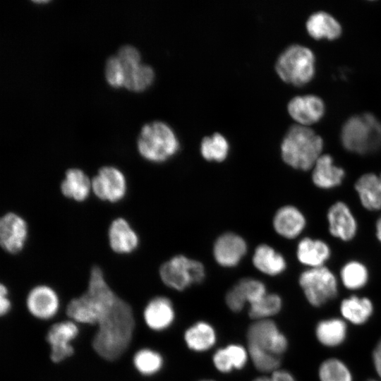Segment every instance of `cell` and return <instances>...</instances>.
<instances>
[{
	"instance_id": "cell-27",
	"label": "cell",
	"mask_w": 381,
	"mask_h": 381,
	"mask_svg": "<svg viewBox=\"0 0 381 381\" xmlns=\"http://www.w3.org/2000/svg\"><path fill=\"white\" fill-rule=\"evenodd\" d=\"M347 325L344 320L329 318L320 320L315 329L317 340L324 346L333 348L342 344L347 336Z\"/></svg>"
},
{
	"instance_id": "cell-33",
	"label": "cell",
	"mask_w": 381,
	"mask_h": 381,
	"mask_svg": "<svg viewBox=\"0 0 381 381\" xmlns=\"http://www.w3.org/2000/svg\"><path fill=\"white\" fill-rule=\"evenodd\" d=\"M320 381H353V375L348 365L338 358L324 360L318 368Z\"/></svg>"
},
{
	"instance_id": "cell-6",
	"label": "cell",
	"mask_w": 381,
	"mask_h": 381,
	"mask_svg": "<svg viewBox=\"0 0 381 381\" xmlns=\"http://www.w3.org/2000/svg\"><path fill=\"white\" fill-rule=\"evenodd\" d=\"M159 274L165 286L177 291L202 283L206 276L202 263L183 255H175L164 262Z\"/></svg>"
},
{
	"instance_id": "cell-26",
	"label": "cell",
	"mask_w": 381,
	"mask_h": 381,
	"mask_svg": "<svg viewBox=\"0 0 381 381\" xmlns=\"http://www.w3.org/2000/svg\"><path fill=\"white\" fill-rule=\"evenodd\" d=\"M339 310L345 321L355 325H362L371 318L374 306L366 296L351 295L341 301Z\"/></svg>"
},
{
	"instance_id": "cell-30",
	"label": "cell",
	"mask_w": 381,
	"mask_h": 381,
	"mask_svg": "<svg viewBox=\"0 0 381 381\" xmlns=\"http://www.w3.org/2000/svg\"><path fill=\"white\" fill-rule=\"evenodd\" d=\"M164 358L158 351L143 348L133 356V363L137 371L144 376H153L164 366Z\"/></svg>"
},
{
	"instance_id": "cell-4",
	"label": "cell",
	"mask_w": 381,
	"mask_h": 381,
	"mask_svg": "<svg viewBox=\"0 0 381 381\" xmlns=\"http://www.w3.org/2000/svg\"><path fill=\"white\" fill-rule=\"evenodd\" d=\"M138 152L152 163H162L173 157L179 150L180 143L173 129L159 121L145 124L137 140Z\"/></svg>"
},
{
	"instance_id": "cell-23",
	"label": "cell",
	"mask_w": 381,
	"mask_h": 381,
	"mask_svg": "<svg viewBox=\"0 0 381 381\" xmlns=\"http://www.w3.org/2000/svg\"><path fill=\"white\" fill-rule=\"evenodd\" d=\"M354 189L363 207L370 212L381 210V173L361 175L355 182Z\"/></svg>"
},
{
	"instance_id": "cell-42",
	"label": "cell",
	"mask_w": 381,
	"mask_h": 381,
	"mask_svg": "<svg viewBox=\"0 0 381 381\" xmlns=\"http://www.w3.org/2000/svg\"><path fill=\"white\" fill-rule=\"evenodd\" d=\"M375 233L376 238L381 243V214L376 220L375 225Z\"/></svg>"
},
{
	"instance_id": "cell-19",
	"label": "cell",
	"mask_w": 381,
	"mask_h": 381,
	"mask_svg": "<svg viewBox=\"0 0 381 381\" xmlns=\"http://www.w3.org/2000/svg\"><path fill=\"white\" fill-rule=\"evenodd\" d=\"M107 235L109 246L116 253L130 254L138 248L139 236L130 222L123 217H117L111 221Z\"/></svg>"
},
{
	"instance_id": "cell-25",
	"label": "cell",
	"mask_w": 381,
	"mask_h": 381,
	"mask_svg": "<svg viewBox=\"0 0 381 381\" xmlns=\"http://www.w3.org/2000/svg\"><path fill=\"white\" fill-rule=\"evenodd\" d=\"M252 262L259 272L270 277L281 275L287 267L284 256L271 246L264 243L255 248Z\"/></svg>"
},
{
	"instance_id": "cell-22",
	"label": "cell",
	"mask_w": 381,
	"mask_h": 381,
	"mask_svg": "<svg viewBox=\"0 0 381 381\" xmlns=\"http://www.w3.org/2000/svg\"><path fill=\"white\" fill-rule=\"evenodd\" d=\"M310 171L313 185L321 190H331L339 186L346 176L345 170L336 165L329 154H322Z\"/></svg>"
},
{
	"instance_id": "cell-35",
	"label": "cell",
	"mask_w": 381,
	"mask_h": 381,
	"mask_svg": "<svg viewBox=\"0 0 381 381\" xmlns=\"http://www.w3.org/2000/svg\"><path fill=\"white\" fill-rule=\"evenodd\" d=\"M250 361L261 373H272L281 366V356L253 345H247Z\"/></svg>"
},
{
	"instance_id": "cell-28",
	"label": "cell",
	"mask_w": 381,
	"mask_h": 381,
	"mask_svg": "<svg viewBox=\"0 0 381 381\" xmlns=\"http://www.w3.org/2000/svg\"><path fill=\"white\" fill-rule=\"evenodd\" d=\"M306 25L309 35L316 40H334L341 33L340 23L332 15L322 11L310 15Z\"/></svg>"
},
{
	"instance_id": "cell-10",
	"label": "cell",
	"mask_w": 381,
	"mask_h": 381,
	"mask_svg": "<svg viewBox=\"0 0 381 381\" xmlns=\"http://www.w3.org/2000/svg\"><path fill=\"white\" fill-rule=\"evenodd\" d=\"M329 233L344 242L353 240L358 232L357 219L351 207L344 201L332 203L326 214Z\"/></svg>"
},
{
	"instance_id": "cell-8",
	"label": "cell",
	"mask_w": 381,
	"mask_h": 381,
	"mask_svg": "<svg viewBox=\"0 0 381 381\" xmlns=\"http://www.w3.org/2000/svg\"><path fill=\"white\" fill-rule=\"evenodd\" d=\"M247 345H253L281 356L289 348V340L272 319L253 320L248 327Z\"/></svg>"
},
{
	"instance_id": "cell-15",
	"label": "cell",
	"mask_w": 381,
	"mask_h": 381,
	"mask_svg": "<svg viewBox=\"0 0 381 381\" xmlns=\"http://www.w3.org/2000/svg\"><path fill=\"white\" fill-rule=\"evenodd\" d=\"M25 303L30 313L40 320H49L54 317L60 304L57 293L45 284L34 286L28 294Z\"/></svg>"
},
{
	"instance_id": "cell-29",
	"label": "cell",
	"mask_w": 381,
	"mask_h": 381,
	"mask_svg": "<svg viewBox=\"0 0 381 381\" xmlns=\"http://www.w3.org/2000/svg\"><path fill=\"white\" fill-rule=\"evenodd\" d=\"M369 278L368 267L358 260L346 262L339 271V280L343 286L349 291L362 289L367 285Z\"/></svg>"
},
{
	"instance_id": "cell-5",
	"label": "cell",
	"mask_w": 381,
	"mask_h": 381,
	"mask_svg": "<svg viewBox=\"0 0 381 381\" xmlns=\"http://www.w3.org/2000/svg\"><path fill=\"white\" fill-rule=\"evenodd\" d=\"M275 68L284 82L298 86L305 85L315 75V55L307 47L291 44L280 54Z\"/></svg>"
},
{
	"instance_id": "cell-11",
	"label": "cell",
	"mask_w": 381,
	"mask_h": 381,
	"mask_svg": "<svg viewBox=\"0 0 381 381\" xmlns=\"http://www.w3.org/2000/svg\"><path fill=\"white\" fill-rule=\"evenodd\" d=\"M28 237V226L23 217L13 212L0 219V243L8 253L17 254L24 248Z\"/></svg>"
},
{
	"instance_id": "cell-14",
	"label": "cell",
	"mask_w": 381,
	"mask_h": 381,
	"mask_svg": "<svg viewBox=\"0 0 381 381\" xmlns=\"http://www.w3.org/2000/svg\"><path fill=\"white\" fill-rule=\"evenodd\" d=\"M247 249V243L242 236L234 232H226L215 240L212 254L219 265L231 268L239 264Z\"/></svg>"
},
{
	"instance_id": "cell-1",
	"label": "cell",
	"mask_w": 381,
	"mask_h": 381,
	"mask_svg": "<svg viewBox=\"0 0 381 381\" xmlns=\"http://www.w3.org/2000/svg\"><path fill=\"white\" fill-rule=\"evenodd\" d=\"M66 314L75 322L97 325L92 346L100 355L119 356L131 344L135 329L133 310L110 287L97 265L91 268L86 291L68 303Z\"/></svg>"
},
{
	"instance_id": "cell-20",
	"label": "cell",
	"mask_w": 381,
	"mask_h": 381,
	"mask_svg": "<svg viewBox=\"0 0 381 381\" xmlns=\"http://www.w3.org/2000/svg\"><path fill=\"white\" fill-rule=\"evenodd\" d=\"M325 109L322 99L314 95L296 96L288 104L290 116L306 126L318 121L324 115Z\"/></svg>"
},
{
	"instance_id": "cell-40",
	"label": "cell",
	"mask_w": 381,
	"mask_h": 381,
	"mask_svg": "<svg viewBox=\"0 0 381 381\" xmlns=\"http://www.w3.org/2000/svg\"><path fill=\"white\" fill-rule=\"evenodd\" d=\"M270 377L272 381H297L290 371L281 368L272 373Z\"/></svg>"
},
{
	"instance_id": "cell-7",
	"label": "cell",
	"mask_w": 381,
	"mask_h": 381,
	"mask_svg": "<svg viewBox=\"0 0 381 381\" xmlns=\"http://www.w3.org/2000/svg\"><path fill=\"white\" fill-rule=\"evenodd\" d=\"M338 279L326 265L306 268L298 277V284L310 305L318 308L334 299L338 294Z\"/></svg>"
},
{
	"instance_id": "cell-32",
	"label": "cell",
	"mask_w": 381,
	"mask_h": 381,
	"mask_svg": "<svg viewBox=\"0 0 381 381\" xmlns=\"http://www.w3.org/2000/svg\"><path fill=\"white\" fill-rule=\"evenodd\" d=\"M200 150L205 159L220 162L225 160L229 155V143L223 135L215 133L202 139Z\"/></svg>"
},
{
	"instance_id": "cell-18",
	"label": "cell",
	"mask_w": 381,
	"mask_h": 381,
	"mask_svg": "<svg viewBox=\"0 0 381 381\" xmlns=\"http://www.w3.org/2000/svg\"><path fill=\"white\" fill-rule=\"evenodd\" d=\"M183 339L188 349L196 353H202L215 346L218 341V334L212 324L200 320L186 328Z\"/></svg>"
},
{
	"instance_id": "cell-3",
	"label": "cell",
	"mask_w": 381,
	"mask_h": 381,
	"mask_svg": "<svg viewBox=\"0 0 381 381\" xmlns=\"http://www.w3.org/2000/svg\"><path fill=\"white\" fill-rule=\"evenodd\" d=\"M340 138L343 147L351 152H374L381 147V123L368 112L352 116L344 123Z\"/></svg>"
},
{
	"instance_id": "cell-9",
	"label": "cell",
	"mask_w": 381,
	"mask_h": 381,
	"mask_svg": "<svg viewBox=\"0 0 381 381\" xmlns=\"http://www.w3.org/2000/svg\"><path fill=\"white\" fill-rule=\"evenodd\" d=\"M92 192L99 200L115 203L124 198L127 181L124 174L114 166L100 168L91 179Z\"/></svg>"
},
{
	"instance_id": "cell-17",
	"label": "cell",
	"mask_w": 381,
	"mask_h": 381,
	"mask_svg": "<svg viewBox=\"0 0 381 381\" xmlns=\"http://www.w3.org/2000/svg\"><path fill=\"white\" fill-rule=\"evenodd\" d=\"M249 361L248 348L239 343H229L219 347L212 356L213 367L224 375L243 370Z\"/></svg>"
},
{
	"instance_id": "cell-12",
	"label": "cell",
	"mask_w": 381,
	"mask_h": 381,
	"mask_svg": "<svg viewBox=\"0 0 381 381\" xmlns=\"http://www.w3.org/2000/svg\"><path fill=\"white\" fill-rule=\"evenodd\" d=\"M79 333L76 322L70 320L56 322L47 332L46 340L51 347L50 358L59 363L74 353L71 342Z\"/></svg>"
},
{
	"instance_id": "cell-39",
	"label": "cell",
	"mask_w": 381,
	"mask_h": 381,
	"mask_svg": "<svg viewBox=\"0 0 381 381\" xmlns=\"http://www.w3.org/2000/svg\"><path fill=\"white\" fill-rule=\"evenodd\" d=\"M8 290L7 286L1 284L0 286V314L6 315L11 310V302L8 296Z\"/></svg>"
},
{
	"instance_id": "cell-43",
	"label": "cell",
	"mask_w": 381,
	"mask_h": 381,
	"mask_svg": "<svg viewBox=\"0 0 381 381\" xmlns=\"http://www.w3.org/2000/svg\"><path fill=\"white\" fill-rule=\"evenodd\" d=\"M251 381H272L270 376L261 375L254 377Z\"/></svg>"
},
{
	"instance_id": "cell-16",
	"label": "cell",
	"mask_w": 381,
	"mask_h": 381,
	"mask_svg": "<svg viewBox=\"0 0 381 381\" xmlns=\"http://www.w3.org/2000/svg\"><path fill=\"white\" fill-rule=\"evenodd\" d=\"M274 231L281 237L292 240L299 237L307 226L303 212L293 205L280 207L272 219Z\"/></svg>"
},
{
	"instance_id": "cell-45",
	"label": "cell",
	"mask_w": 381,
	"mask_h": 381,
	"mask_svg": "<svg viewBox=\"0 0 381 381\" xmlns=\"http://www.w3.org/2000/svg\"><path fill=\"white\" fill-rule=\"evenodd\" d=\"M365 381H381V380H380H380H376V379H368V380H365Z\"/></svg>"
},
{
	"instance_id": "cell-21",
	"label": "cell",
	"mask_w": 381,
	"mask_h": 381,
	"mask_svg": "<svg viewBox=\"0 0 381 381\" xmlns=\"http://www.w3.org/2000/svg\"><path fill=\"white\" fill-rule=\"evenodd\" d=\"M331 255L329 245L320 238L305 236L301 238L296 245L297 260L307 268L325 266Z\"/></svg>"
},
{
	"instance_id": "cell-37",
	"label": "cell",
	"mask_w": 381,
	"mask_h": 381,
	"mask_svg": "<svg viewBox=\"0 0 381 381\" xmlns=\"http://www.w3.org/2000/svg\"><path fill=\"white\" fill-rule=\"evenodd\" d=\"M105 77L111 86L114 87L123 86L124 71L116 55L107 59L105 64Z\"/></svg>"
},
{
	"instance_id": "cell-2",
	"label": "cell",
	"mask_w": 381,
	"mask_h": 381,
	"mask_svg": "<svg viewBox=\"0 0 381 381\" xmlns=\"http://www.w3.org/2000/svg\"><path fill=\"white\" fill-rule=\"evenodd\" d=\"M323 140L308 126H291L281 144L283 161L293 169L310 171L318 159L322 155Z\"/></svg>"
},
{
	"instance_id": "cell-34",
	"label": "cell",
	"mask_w": 381,
	"mask_h": 381,
	"mask_svg": "<svg viewBox=\"0 0 381 381\" xmlns=\"http://www.w3.org/2000/svg\"><path fill=\"white\" fill-rule=\"evenodd\" d=\"M154 76L152 68L140 63L124 72L123 86L132 91H142L151 85Z\"/></svg>"
},
{
	"instance_id": "cell-36",
	"label": "cell",
	"mask_w": 381,
	"mask_h": 381,
	"mask_svg": "<svg viewBox=\"0 0 381 381\" xmlns=\"http://www.w3.org/2000/svg\"><path fill=\"white\" fill-rule=\"evenodd\" d=\"M234 286L248 306L258 301L268 293L263 282L252 277L243 278Z\"/></svg>"
},
{
	"instance_id": "cell-44",
	"label": "cell",
	"mask_w": 381,
	"mask_h": 381,
	"mask_svg": "<svg viewBox=\"0 0 381 381\" xmlns=\"http://www.w3.org/2000/svg\"><path fill=\"white\" fill-rule=\"evenodd\" d=\"M197 381H217L215 380H213V379H210V378H202V379H200Z\"/></svg>"
},
{
	"instance_id": "cell-13",
	"label": "cell",
	"mask_w": 381,
	"mask_h": 381,
	"mask_svg": "<svg viewBox=\"0 0 381 381\" xmlns=\"http://www.w3.org/2000/svg\"><path fill=\"white\" fill-rule=\"evenodd\" d=\"M143 315L144 322L150 329L162 332L174 325L176 320V310L169 298L157 296L147 303Z\"/></svg>"
},
{
	"instance_id": "cell-24",
	"label": "cell",
	"mask_w": 381,
	"mask_h": 381,
	"mask_svg": "<svg viewBox=\"0 0 381 381\" xmlns=\"http://www.w3.org/2000/svg\"><path fill=\"white\" fill-rule=\"evenodd\" d=\"M64 196L78 202L85 201L92 191V181L80 169L71 168L66 171L60 184Z\"/></svg>"
},
{
	"instance_id": "cell-38",
	"label": "cell",
	"mask_w": 381,
	"mask_h": 381,
	"mask_svg": "<svg viewBox=\"0 0 381 381\" xmlns=\"http://www.w3.org/2000/svg\"><path fill=\"white\" fill-rule=\"evenodd\" d=\"M116 56L120 61L123 71L140 63V55L138 49L131 45L122 46Z\"/></svg>"
},
{
	"instance_id": "cell-31",
	"label": "cell",
	"mask_w": 381,
	"mask_h": 381,
	"mask_svg": "<svg viewBox=\"0 0 381 381\" xmlns=\"http://www.w3.org/2000/svg\"><path fill=\"white\" fill-rule=\"evenodd\" d=\"M283 307L282 298L277 293H267L258 301L248 306V314L253 320L272 319Z\"/></svg>"
},
{
	"instance_id": "cell-41",
	"label": "cell",
	"mask_w": 381,
	"mask_h": 381,
	"mask_svg": "<svg viewBox=\"0 0 381 381\" xmlns=\"http://www.w3.org/2000/svg\"><path fill=\"white\" fill-rule=\"evenodd\" d=\"M372 359L375 370L381 380V339L373 349Z\"/></svg>"
}]
</instances>
